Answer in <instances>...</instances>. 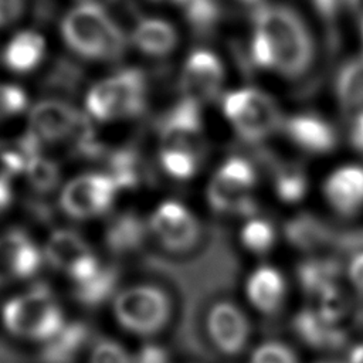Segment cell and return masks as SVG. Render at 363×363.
I'll return each mask as SVG.
<instances>
[{"label": "cell", "instance_id": "obj_1", "mask_svg": "<svg viewBox=\"0 0 363 363\" xmlns=\"http://www.w3.org/2000/svg\"><path fill=\"white\" fill-rule=\"evenodd\" d=\"M254 33L250 41V60L261 68L295 78L313 61V40L301 18L284 4H264L252 16Z\"/></svg>", "mask_w": 363, "mask_h": 363}, {"label": "cell", "instance_id": "obj_2", "mask_svg": "<svg viewBox=\"0 0 363 363\" xmlns=\"http://www.w3.org/2000/svg\"><path fill=\"white\" fill-rule=\"evenodd\" d=\"M61 34L75 54L88 60L112 61L119 58L126 47L119 26L94 1H84L67 13L61 21Z\"/></svg>", "mask_w": 363, "mask_h": 363}, {"label": "cell", "instance_id": "obj_3", "mask_svg": "<svg viewBox=\"0 0 363 363\" xmlns=\"http://www.w3.org/2000/svg\"><path fill=\"white\" fill-rule=\"evenodd\" d=\"M1 319L11 335L38 342L51 340L67 325L47 284H35L9 299L3 305Z\"/></svg>", "mask_w": 363, "mask_h": 363}, {"label": "cell", "instance_id": "obj_4", "mask_svg": "<svg viewBox=\"0 0 363 363\" xmlns=\"http://www.w3.org/2000/svg\"><path fill=\"white\" fill-rule=\"evenodd\" d=\"M146 78L136 68H126L96 82L88 91L85 106L98 121H115L140 113L146 105Z\"/></svg>", "mask_w": 363, "mask_h": 363}, {"label": "cell", "instance_id": "obj_5", "mask_svg": "<svg viewBox=\"0 0 363 363\" xmlns=\"http://www.w3.org/2000/svg\"><path fill=\"white\" fill-rule=\"evenodd\" d=\"M223 113L247 142H259L282 128L284 118L277 102L257 88L230 91L223 98Z\"/></svg>", "mask_w": 363, "mask_h": 363}, {"label": "cell", "instance_id": "obj_6", "mask_svg": "<svg viewBox=\"0 0 363 363\" xmlns=\"http://www.w3.org/2000/svg\"><path fill=\"white\" fill-rule=\"evenodd\" d=\"M172 305L167 294L155 285H132L115 295L116 322L130 333L152 336L169 322Z\"/></svg>", "mask_w": 363, "mask_h": 363}, {"label": "cell", "instance_id": "obj_7", "mask_svg": "<svg viewBox=\"0 0 363 363\" xmlns=\"http://www.w3.org/2000/svg\"><path fill=\"white\" fill-rule=\"evenodd\" d=\"M255 183L257 172L250 160L240 156L228 157L207 186V201L220 214L255 217L258 206L251 196Z\"/></svg>", "mask_w": 363, "mask_h": 363}, {"label": "cell", "instance_id": "obj_8", "mask_svg": "<svg viewBox=\"0 0 363 363\" xmlns=\"http://www.w3.org/2000/svg\"><path fill=\"white\" fill-rule=\"evenodd\" d=\"M28 133L40 143L74 142L75 146L92 135L86 118L60 99H44L28 116Z\"/></svg>", "mask_w": 363, "mask_h": 363}, {"label": "cell", "instance_id": "obj_9", "mask_svg": "<svg viewBox=\"0 0 363 363\" xmlns=\"http://www.w3.org/2000/svg\"><path fill=\"white\" fill-rule=\"evenodd\" d=\"M118 191V184L108 173H84L64 186L60 206L67 216L88 220L106 213Z\"/></svg>", "mask_w": 363, "mask_h": 363}, {"label": "cell", "instance_id": "obj_10", "mask_svg": "<svg viewBox=\"0 0 363 363\" xmlns=\"http://www.w3.org/2000/svg\"><path fill=\"white\" fill-rule=\"evenodd\" d=\"M149 230L170 252L190 251L201 237L197 217L182 203H160L149 218Z\"/></svg>", "mask_w": 363, "mask_h": 363}, {"label": "cell", "instance_id": "obj_11", "mask_svg": "<svg viewBox=\"0 0 363 363\" xmlns=\"http://www.w3.org/2000/svg\"><path fill=\"white\" fill-rule=\"evenodd\" d=\"M225 71L221 60L210 50L199 48L186 58L180 86L184 98L199 104L216 99L221 91Z\"/></svg>", "mask_w": 363, "mask_h": 363}, {"label": "cell", "instance_id": "obj_12", "mask_svg": "<svg viewBox=\"0 0 363 363\" xmlns=\"http://www.w3.org/2000/svg\"><path fill=\"white\" fill-rule=\"evenodd\" d=\"M207 333L224 354L241 353L250 339L251 326L244 311L231 301L216 302L207 313Z\"/></svg>", "mask_w": 363, "mask_h": 363}, {"label": "cell", "instance_id": "obj_13", "mask_svg": "<svg viewBox=\"0 0 363 363\" xmlns=\"http://www.w3.org/2000/svg\"><path fill=\"white\" fill-rule=\"evenodd\" d=\"M323 194L337 214H357L363 208V166L345 164L333 170L323 183Z\"/></svg>", "mask_w": 363, "mask_h": 363}, {"label": "cell", "instance_id": "obj_14", "mask_svg": "<svg viewBox=\"0 0 363 363\" xmlns=\"http://www.w3.org/2000/svg\"><path fill=\"white\" fill-rule=\"evenodd\" d=\"M286 136L309 153H328L336 147L337 133L332 123L316 113H298L289 116L282 125Z\"/></svg>", "mask_w": 363, "mask_h": 363}, {"label": "cell", "instance_id": "obj_15", "mask_svg": "<svg viewBox=\"0 0 363 363\" xmlns=\"http://www.w3.org/2000/svg\"><path fill=\"white\" fill-rule=\"evenodd\" d=\"M245 292L255 309L265 315H275L285 299V279L277 268L261 265L248 277Z\"/></svg>", "mask_w": 363, "mask_h": 363}, {"label": "cell", "instance_id": "obj_16", "mask_svg": "<svg viewBox=\"0 0 363 363\" xmlns=\"http://www.w3.org/2000/svg\"><path fill=\"white\" fill-rule=\"evenodd\" d=\"M292 329L303 343L315 349L336 350L347 342V333L342 328L326 322L318 311L311 308H305L294 316Z\"/></svg>", "mask_w": 363, "mask_h": 363}, {"label": "cell", "instance_id": "obj_17", "mask_svg": "<svg viewBox=\"0 0 363 363\" xmlns=\"http://www.w3.org/2000/svg\"><path fill=\"white\" fill-rule=\"evenodd\" d=\"M284 233L289 244L302 251H316L333 245L337 233L316 216L303 213L288 220Z\"/></svg>", "mask_w": 363, "mask_h": 363}, {"label": "cell", "instance_id": "obj_18", "mask_svg": "<svg viewBox=\"0 0 363 363\" xmlns=\"http://www.w3.org/2000/svg\"><path fill=\"white\" fill-rule=\"evenodd\" d=\"M45 40L33 30H23L14 34L3 50L4 65L14 72H28L44 58Z\"/></svg>", "mask_w": 363, "mask_h": 363}, {"label": "cell", "instance_id": "obj_19", "mask_svg": "<svg viewBox=\"0 0 363 363\" xmlns=\"http://www.w3.org/2000/svg\"><path fill=\"white\" fill-rule=\"evenodd\" d=\"M342 271V261L337 258H308L296 267V278L306 295L319 298L339 285Z\"/></svg>", "mask_w": 363, "mask_h": 363}, {"label": "cell", "instance_id": "obj_20", "mask_svg": "<svg viewBox=\"0 0 363 363\" xmlns=\"http://www.w3.org/2000/svg\"><path fill=\"white\" fill-rule=\"evenodd\" d=\"M132 41L143 54L163 57L176 48L177 31L166 20L147 17L136 24Z\"/></svg>", "mask_w": 363, "mask_h": 363}, {"label": "cell", "instance_id": "obj_21", "mask_svg": "<svg viewBox=\"0 0 363 363\" xmlns=\"http://www.w3.org/2000/svg\"><path fill=\"white\" fill-rule=\"evenodd\" d=\"M91 330L84 322H69L41 350L43 363H74L89 340Z\"/></svg>", "mask_w": 363, "mask_h": 363}, {"label": "cell", "instance_id": "obj_22", "mask_svg": "<svg viewBox=\"0 0 363 363\" xmlns=\"http://www.w3.org/2000/svg\"><path fill=\"white\" fill-rule=\"evenodd\" d=\"M91 252L85 238L68 228L55 230L44 248V259L55 269H67L82 255Z\"/></svg>", "mask_w": 363, "mask_h": 363}, {"label": "cell", "instance_id": "obj_23", "mask_svg": "<svg viewBox=\"0 0 363 363\" xmlns=\"http://www.w3.org/2000/svg\"><path fill=\"white\" fill-rule=\"evenodd\" d=\"M335 85L337 101L350 118L363 112V54L342 65Z\"/></svg>", "mask_w": 363, "mask_h": 363}, {"label": "cell", "instance_id": "obj_24", "mask_svg": "<svg viewBox=\"0 0 363 363\" xmlns=\"http://www.w3.org/2000/svg\"><path fill=\"white\" fill-rule=\"evenodd\" d=\"M146 237V225L136 216L123 213L115 217L105 231V242L115 254L135 251L142 245Z\"/></svg>", "mask_w": 363, "mask_h": 363}, {"label": "cell", "instance_id": "obj_25", "mask_svg": "<svg viewBox=\"0 0 363 363\" xmlns=\"http://www.w3.org/2000/svg\"><path fill=\"white\" fill-rule=\"evenodd\" d=\"M119 281V271L113 265L102 267V269L88 282L77 285L74 289L75 299L88 308H95L112 298Z\"/></svg>", "mask_w": 363, "mask_h": 363}, {"label": "cell", "instance_id": "obj_26", "mask_svg": "<svg viewBox=\"0 0 363 363\" xmlns=\"http://www.w3.org/2000/svg\"><path fill=\"white\" fill-rule=\"evenodd\" d=\"M201 153L194 149L182 146H162L159 150V162L162 169L177 180H189L200 166Z\"/></svg>", "mask_w": 363, "mask_h": 363}, {"label": "cell", "instance_id": "obj_27", "mask_svg": "<svg viewBox=\"0 0 363 363\" xmlns=\"http://www.w3.org/2000/svg\"><path fill=\"white\" fill-rule=\"evenodd\" d=\"M274 189L282 201H299L308 191V177L305 170L296 164H285L277 169L274 176Z\"/></svg>", "mask_w": 363, "mask_h": 363}, {"label": "cell", "instance_id": "obj_28", "mask_svg": "<svg viewBox=\"0 0 363 363\" xmlns=\"http://www.w3.org/2000/svg\"><path fill=\"white\" fill-rule=\"evenodd\" d=\"M241 242L242 245L255 254L268 252L275 244V228L265 218H250L241 230Z\"/></svg>", "mask_w": 363, "mask_h": 363}, {"label": "cell", "instance_id": "obj_29", "mask_svg": "<svg viewBox=\"0 0 363 363\" xmlns=\"http://www.w3.org/2000/svg\"><path fill=\"white\" fill-rule=\"evenodd\" d=\"M26 174L30 184L38 191H50L57 187L60 182V169L55 162L43 157L41 155L35 156L27 166Z\"/></svg>", "mask_w": 363, "mask_h": 363}, {"label": "cell", "instance_id": "obj_30", "mask_svg": "<svg viewBox=\"0 0 363 363\" xmlns=\"http://www.w3.org/2000/svg\"><path fill=\"white\" fill-rule=\"evenodd\" d=\"M182 7L189 23L201 31L214 27L221 14L217 0H186Z\"/></svg>", "mask_w": 363, "mask_h": 363}, {"label": "cell", "instance_id": "obj_31", "mask_svg": "<svg viewBox=\"0 0 363 363\" xmlns=\"http://www.w3.org/2000/svg\"><path fill=\"white\" fill-rule=\"evenodd\" d=\"M43 261H44V252H41L40 248L27 235L18 245L14 255V264H13L14 278L26 279L35 275Z\"/></svg>", "mask_w": 363, "mask_h": 363}, {"label": "cell", "instance_id": "obj_32", "mask_svg": "<svg viewBox=\"0 0 363 363\" xmlns=\"http://www.w3.org/2000/svg\"><path fill=\"white\" fill-rule=\"evenodd\" d=\"M26 237L27 234L18 228L9 230L7 233L0 235V286L6 285L10 279L14 278V255L18 245Z\"/></svg>", "mask_w": 363, "mask_h": 363}, {"label": "cell", "instance_id": "obj_33", "mask_svg": "<svg viewBox=\"0 0 363 363\" xmlns=\"http://www.w3.org/2000/svg\"><path fill=\"white\" fill-rule=\"evenodd\" d=\"M28 106V96L14 84H0V122L23 113Z\"/></svg>", "mask_w": 363, "mask_h": 363}, {"label": "cell", "instance_id": "obj_34", "mask_svg": "<svg viewBox=\"0 0 363 363\" xmlns=\"http://www.w3.org/2000/svg\"><path fill=\"white\" fill-rule=\"evenodd\" d=\"M318 301H319V308L316 309L318 313L320 315L322 319H325L332 325H336L337 320H340L345 316L349 308L347 298L343 295L339 285L329 289L323 295H320Z\"/></svg>", "mask_w": 363, "mask_h": 363}, {"label": "cell", "instance_id": "obj_35", "mask_svg": "<svg viewBox=\"0 0 363 363\" xmlns=\"http://www.w3.org/2000/svg\"><path fill=\"white\" fill-rule=\"evenodd\" d=\"M250 363H298V357L288 345L271 340L252 352Z\"/></svg>", "mask_w": 363, "mask_h": 363}, {"label": "cell", "instance_id": "obj_36", "mask_svg": "<svg viewBox=\"0 0 363 363\" xmlns=\"http://www.w3.org/2000/svg\"><path fill=\"white\" fill-rule=\"evenodd\" d=\"M89 363H133V357L121 343L104 337L94 343Z\"/></svg>", "mask_w": 363, "mask_h": 363}, {"label": "cell", "instance_id": "obj_37", "mask_svg": "<svg viewBox=\"0 0 363 363\" xmlns=\"http://www.w3.org/2000/svg\"><path fill=\"white\" fill-rule=\"evenodd\" d=\"M102 267L104 265H101L99 259L91 251V252L82 255L81 258H78L67 269V274L75 282V285H81V284H85L89 279H92L102 269Z\"/></svg>", "mask_w": 363, "mask_h": 363}, {"label": "cell", "instance_id": "obj_38", "mask_svg": "<svg viewBox=\"0 0 363 363\" xmlns=\"http://www.w3.org/2000/svg\"><path fill=\"white\" fill-rule=\"evenodd\" d=\"M333 245L339 252H343L350 258L359 252H363V228L337 233Z\"/></svg>", "mask_w": 363, "mask_h": 363}, {"label": "cell", "instance_id": "obj_39", "mask_svg": "<svg viewBox=\"0 0 363 363\" xmlns=\"http://www.w3.org/2000/svg\"><path fill=\"white\" fill-rule=\"evenodd\" d=\"M133 363H170L169 353L156 343H146L133 357Z\"/></svg>", "mask_w": 363, "mask_h": 363}, {"label": "cell", "instance_id": "obj_40", "mask_svg": "<svg viewBox=\"0 0 363 363\" xmlns=\"http://www.w3.org/2000/svg\"><path fill=\"white\" fill-rule=\"evenodd\" d=\"M24 0H0V27L14 23L23 13Z\"/></svg>", "mask_w": 363, "mask_h": 363}, {"label": "cell", "instance_id": "obj_41", "mask_svg": "<svg viewBox=\"0 0 363 363\" xmlns=\"http://www.w3.org/2000/svg\"><path fill=\"white\" fill-rule=\"evenodd\" d=\"M347 277L354 289L363 296V252L353 255L347 265Z\"/></svg>", "mask_w": 363, "mask_h": 363}, {"label": "cell", "instance_id": "obj_42", "mask_svg": "<svg viewBox=\"0 0 363 363\" xmlns=\"http://www.w3.org/2000/svg\"><path fill=\"white\" fill-rule=\"evenodd\" d=\"M312 3L325 20H335L343 9V4L349 3V0H312Z\"/></svg>", "mask_w": 363, "mask_h": 363}, {"label": "cell", "instance_id": "obj_43", "mask_svg": "<svg viewBox=\"0 0 363 363\" xmlns=\"http://www.w3.org/2000/svg\"><path fill=\"white\" fill-rule=\"evenodd\" d=\"M349 140L354 149L363 152V112L350 118Z\"/></svg>", "mask_w": 363, "mask_h": 363}, {"label": "cell", "instance_id": "obj_44", "mask_svg": "<svg viewBox=\"0 0 363 363\" xmlns=\"http://www.w3.org/2000/svg\"><path fill=\"white\" fill-rule=\"evenodd\" d=\"M13 201V187L10 177L0 173V214L4 213Z\"/></svg>", "mask_w": 363, "mask_h": 363}, {"label": "cell", "instance_id": "obj_45", "mask_svg": "<svg viewBox=\"0 0 363 363\" xmlns=\"http://www.w3.org/2000/svg\"><path fill=\"white\" fill-rule=\"evenodd\" d=\"M347 363H363V343L352 347V350L349 352Z\"/></svg>", "mask_w": 363, "mask_h": 363}, {"label": "cell", "instance_id": "obj_46", "mask_svg": "<svg viewBox=\"0 0 363 363\" xmlns=\"http://www.w3.org/2000/svg\"><path fill=\"white\" fill-rule=\"evenodd\" d=\"M349 4L354 11L357 20L363 18V0H349Z\"/></svg>", "mask_w": 363, "mask_h": 363}, {"label": "cell", "instance_id": "obj_47", "mask_svg": "<svg viewBox=\"0 0 363 363\" xmlns=\"http://www.w3.org/2000/svg\"><path fill=\"white\" fill-rule=\"evenodd\" d=\"M356 322H357V325L363 329V306L357 311V315H356Z\"/></svg>", "mask_w": 363, "mask_h": 363}, {"label": "cell", "instance_id": "obj_48", "mask_svg": "<svg viewBox=\"0 0 363 363\" xmlns=\"http://www.w3.org/2000/svg\"><path fill=\"white\" fill-rule=\"evenodd\" d=\"M153 1H162V3H172V4L183 6V3H184L186 0H153Z\"/></svg>", "mask_w": 363, "mask_h": 363}, {"label": "cell", "instance_id": "obj_49", "mask_svg": "<svg viewBox=\"0 0 363 363\" xmlns=\"http://www.w3.org/2000/svg\"><path fill=\"white\" fill-rule=\"evenodd\" d=\"M240 1H244V3H257L259 0H240Z\"/></svg>", "mask_w": 363, "mask_h": 363}, {"label": "cell", "instance_id": "obj_50", "mask_svg": "<svg viewBox=\"0 0 363 363\" xmlns=\"http://www.w3.org/2000/svg\"><path fill=\"white\" fill-rule=\"evenodd\" d=\"M319 363H340V362H333V360H330V362H319Z\"/></svg>", "mask_w": 363, "mask_h": 363}]
</instances>
